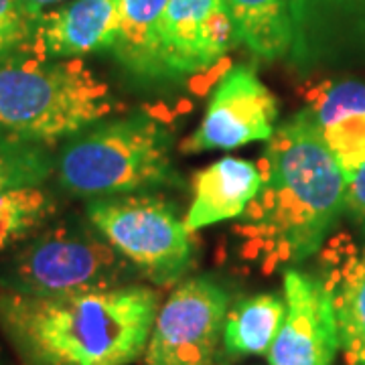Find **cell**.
I'll list each match as a JSON object with an SVG mask.
<instances>
[{"label": "cell", "instance_id": "1", "mask_svg": "<svg viewBox=\"0 0 365 365\" xmlns=\"http://www.w3.org/2000/svg\"><path fill=\"white\" fill-rule=\"evenodd\" d=\"M258 169L260 193L234 234L242 240V252L272 272L321 250L345 209L347 179L307 108L276 126Z\"/></svg>", "mask_w": 365, "mask_h": 365}, {"label": "cell", "instance_id": "2", "mask_svg": "<svg viewBox=\"0 0 365 365\" xmlns=\"http://www.w3.org/2000/svg\"><path fill=\"white\" fill-rule=\"evenodd\" d=\"M158 297L144 287L63 294L0 288V325L26 365H128L146 349Z\"/></svg>", "mask_w": 365, "mask_h": 365}, {"label": "cell", "instance_id": "3", "mask_svg": "<svg viewBox=\"0 0 365 365\" xmlns=\"http://www.w3.org/2000/svg\"><path fill=\"white\" fill-rule=\"evenodd\" d=\"M116 110L110 86L81 59L21 55L0 66V130L21 140L78 136Z\"/></svg>", "mask_w": 365, "mask_h": 365}, {"label": "cell", "instance_id": "4", "mask_svg": "<svg viewBox=\"0 0 365 365\" xmlns=\"http://www.w3.org/2000/svg\"><path fill=\"white\" fill-rule=\"evenodd\" d=\"M57 170L63 189L79 197L130 195L179 182L169 130L144 112L79 132L63 148Z\"/></svg>", "mask_w": 365, "mask_h": 365}, {"label": "cell", "instance_id": "5", "mask_svg": "<svg viewBox=\"0 0 365 365\" xmlns=\"http://www.w3.org/2000/svg\"><path fill=\"white\" fill-rule=\"evenodd\" d=\"M88 220L124 260L157 284L177 282L191 266V232L160 197H102L88 205Z\"/></svg>", "mask_w": 365, "mask_h": 365}, {"label": "cell", "instance_id": "6", "mask_svg": "<svg viewBox=\"0 0 365 365\" xmlns=\"http://www.w3.org/2000/svg\"><path fill=\"white\" fill-rule=\"evenodd\" d=\"M124 268V258L102 235L59 225L31 240L14 256L0 288L25 294L112 288L122 280Z\"/></svg>", "mask_w": 365, "mask_h": 365}, {"label": "cell", "instance_id": "7", "mask_svg": "<svg viewBox=\"0 0 365 365\" xmlns=\"http://www.w3.org/2000/svg\"><path fill=\"white\" fill-rule=\"evenodd\" d=\"M227 317V294L205 276L177 287L157 313L146 365H211Z\"/></svg>", "mask_w": 365, "mask_h": 365}, {"label": "cell", "instance_id": "8", "mask_svg": "<svg viewBox=\"0 0 365 365\" xmlns=\"http://www.w3.org/2000/svg\"><path fill=\"white\" fill-rule=\"evenodd\" d=\"M278 102L256 71L235 66L223 73L211 93L205 116L185 143L181 153L232 150L250 143L270 140L276 130Z\"/></svg>", "mask_w": 365, "mask_h": 365}, {"label": "cell", "instance_id": "9", "mask_svg": "<svg viewBox=\"0 0 365 365\" xmlns=\"http://www.w3.org/2000/svg\"><path fill=\"white\" fill-rule=\"evenodd\" d=\"M287 313L268 351V365H331L339 349L333 300L323 280L284 272Z\"/></svg>", "mask_w": 365, "mask_h": 365}, {"label": "cell", "instance_id": "10", "mask_svg": "<svg viewBox=\"0 0 365 365\" xmlns=\"http://www.w3.org/2000/svg\"><path fill=\"white\" fill-rule=\"evenodd\" d=\"M235 39L225 0H169L160 23L165 73L197 76L217 66Z\"/></svg>", "mask_w": 365, "mask_h": 365}, {"label": "cell", "instance_id": "11", "mask_svg": "<svg viewBox=\"0 0 365 365\" xmlns=\"http://www.w3.org/2000/svg\"><path fill=\"white\" fill-rule=\"evenodd\" d=\"M122 0H73L63 9L43 13L33 55L47 59H79L112 49L120 29Z\"/></svg>", "mask_w": 365, "mask_h": 365}, {"label": "cell", "instance_id": "12", "mask_svg": "<svg viewBox=\"0 0 365 365\" xmlns=\"http://www.w3.org/2000/svg\"><path fill=\"white\" fill-rule=\"evenodd\" d=\"M307 100V112L349 181L365 163V83L323 81Z\"/></svg>", "mask_w": 365, "mask_h": 365}, {"label": "cell", "instance_id": "13", "mask_svg": "<svg viewBox=\"0 0 365 365\" xmlns=\"http://www.w3.org/2000/svg\"><path fill=\"white\" fill-rule=\"evenodd\" d=\"M339 331V347L349 365H365V246L335 237L323 254Z\"/></svg>", "mask_w": 365, "mask_h": 365}, {"label": "cell", "instance_id": "14", "mask_svg": "<svg viewBox=\"0 0 365 365\" xmlns=\"http://www.w3.org/2000/svg\"><path fill=\"white\" fill-rule=\"evenodd\" d=\"M262 173L258 165L244 158L225 157L193 177V201L185 215V225L193 234L207 225L242 217L260 193Z\"/></svg>", "mask_w": 365, "mask_h": 365}, {"label": "cell", "instance_id": "15", "mask_svg": "<svg viewBox=\"0 0 365 365\" xmlns=\"http://www.w3.org/2000/svg\"><path fill=\"white\" fill-rule=\"evenodd\" d=\"M169 0H122L120 29L112 51L143 78L167 76L160 61V23Z\"/></svg>", "mask_w": 365, "mask_h": 365}, {"label": "cell", "instance_id": "16", "mask_svg": "<svg viewBox=\"0 0 365 365\" xmlns=\"http://www.w3.org/2000/svg\"><path fill=\"white\" fill-rule=\"evenodd\" d=\"M235 39L262 59L284 57L294 41L292 0H225Z\"/></svg>", "mask_w": 365, "mask_h": 365}, {"label": "cell", "instance_id": "17", "mask_svg": "<svg viewBox=\"0 0 365 365\" xmlns=\"http://www.w3.org/2000/svg\"><path fill=\"white\" fill-rule=\"evenodd\" d=\"M287 313L284 299L256 294L240 300L225 317L223 345L230 355H268Z\"/></svg>", "mask_w": 365, "mask_h": 365}, {"label": "cell", "instance_id": "18", "mask_svg": "<svg viewBox=\"0 0 365 365\" xmlns=\"http://www.w3.org/2000/svg\"><path fill=\"white\" fill-rule=\"evenodd\" d=\"M55 199L41 187H23L0 193V250L25 240L47 222Z\"/></svg>", "mask_w": 365, "mask_h": 365}, {"label": "cell", "instance_id": "19", "mask_svg": "<svg viewBox=\"0 0 365 365\" xmlns=\"http://www.w3.org/2000/svg\"><path fill=\"white\" fill-rule=\"evenodd\" d=\"M51 170L53 160L43 144L26 143L0 130V193L41 187Z\"/></svg>", "mask_w": 365, "mask_h": 365}, {"label": "cell", "instance_id": "20", "mask_svg": "<svg viewBox=\"0 0 365 365\" xmlns=\"http://www.w3.org/2000/svg\"><path fill=\"white\" fill-rule=\"evenodd\" d=\"M39 19L25 0H0V66L33 51Z\"/></svg>", "mask_w": 365, "mask_h": 365}, {"label": "cell", "instance_id": "21", "mask_svg": "<svg viewBox=\"0 0 365 365\" xmlns=\"http://www.w3.org/2000/svg\"><path fill=\"white\" fill-rule=\"evenodd\" d=\"M345 209L349 211L353 222L357 223L365 232V163L347 181Z\"/></svg>", "mask_w": 365, "mask_h": 365}, {"label": "cell", "instance_id": "22", "mask_svg": "<svg viewBox=\"0 0 365 365\" xmlns=\"http://www.w3.org/2000/svg\"><path fill=\"white\" fill-rule=\"evenodd\" d=\"M57 2H61V0H25L26 6L37 14V16H41V14L45 13L47 6H53V4H57Z\"/></svg>", "mask_w": 365, "mask_h": 365}, {"label": "cell", "instance_id": "23", "mask_svg": "<svg viewBox=\"0 0 365 365\" xmlns=\"http://www.w3.org/2000/svg\"><path fill=\"white\" fill-rule=\"evenodd\" d=\"M217 365H223V364H217Z\"/></svg>", "mask_w": 365, "mask_h": 365}, {"label": "cell", "instance_id": "24", "mask_svg": "<svg viewBox=\"0 0 365 365\" xmlns=\"http://www.w3.org/2000/svg\"><path fill=\"white\" fill-rule=\"evenodd\" d=\"M0 365H2V361H0Z\"/></svg>", "mask_w": 365, "mask_h": 365}]
</instances>
